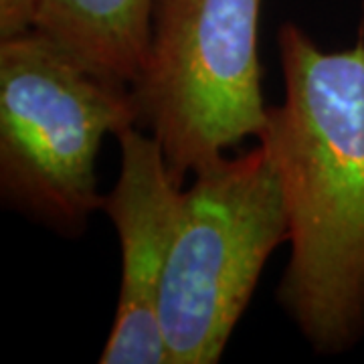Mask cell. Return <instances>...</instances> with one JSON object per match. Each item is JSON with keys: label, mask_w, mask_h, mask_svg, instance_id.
Masks as SVG:
<instances>
[{"label": "cell", "mask_w": 364, "mask_h": 364, "mask_svg": "<svg viewBox=\"0 0 364 364\" xmlns=\"http://www.w3.org/2000/svg\"><path fill=\"white\" fill-rule=\"evenodd\" d=\"M154 0H39L35 31L104 81L130 87L146 59Z\"/></svg>", "instance_id": "8992f818"}, {"label": "cell", "mask_w": 364, "mask_h": 364, "mask_svg": "<svg viewBox=\"0 0 364 364\" xmlns=\"http://www.w3.org/2000/svg\"><path fill=\"white\" fill-rule=\"evenodd\" d=\"M277 47L286 95L257 136L289 221L277 299L314 350L338 354L364 332V41L324 51L286 23Z\"/></svg>", "instance_id": "6da1fadb"}, {"label": "cell", "mask_w": 364, "mask_h": 364, "mask_svg": "<svg viewBox=\"0 0 364 364\" xmlns=\"http://www.w3.org/2000/svg\"><path fill=\"white\" fill-rule=\"evenodd\" d=\"M193 176L160 291L168 364L221 360L265 263L289 239L279 176L261 144Z\"/></svg>", "instance_id": "3957f363"}, {"label": "cell", "mask_w": 364, "mask_h": 364, "mask_svg": "<svg viewBox=\"0 0 364 364\" xmlns=\"http://www.w3.org/2000/svg\"><path fill=\"white\" fill-rule=\"evenodd\" d=\"M261 0H154L144 65L130 85L181 182L267 122L257 53Z\"/></svg>", "instance_id": "277c9868"}, {"label": "cell", "mask_w": 364, "mask_h": 364, "mask_svg": "<svg viewBox=\"0 0 364 364\" xmlns=\"http://www.w3.org/2000/svg\"><path fill=\"white\" fill-rule=\"evenodd\" d=\"M138 126L130 87L93 75L37 31L0 41V191L11 207L75 235L104 207L95 160Z\"/></svg>", "instance_id": "7a4b0ae2"}, {"label": "cell", "mask_w": 364, "mask_h": 364, "mask_svg": "<svg viewBox=\"0 0 364 364\" xmlns=\"http://www.w3.org/2000/svg\"><path fill=\"white\" fill-rule=\"evenodd\" d=\"M39 0H0V41L35 31Z\"/></svg>", "instance_id": "52a82bcc"}, {"label": "cell", "mask_w": 364, "mask_h": 364, "mask_svg": "<svg viewBox=\"0 0 364 364\" xmlns=\"http://www.w3.org/2000/svg\"><path fill=\"white\" fill-rule=\"evenodd\" d=\"M119 176L104 196L105 215L122 249V279L114 328L102 364H168L160 328V291L181 223L184 188L162 146L130 126L116 136Z\"/></svg>", "instance_id": "5b68a950"}]
</instances>
